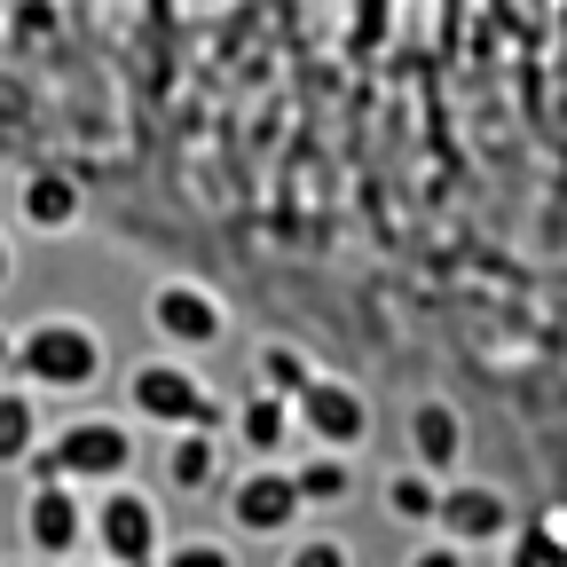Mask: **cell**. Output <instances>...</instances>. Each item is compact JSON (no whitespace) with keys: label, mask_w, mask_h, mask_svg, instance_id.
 <instances>
[{"label":"cell","mask_w":567,"mask_h":567,"mask_svg":"<svg viewBox=\"0 0 567 567\" xmlns=\"http://www.w3.org/2000/svg\"><path fill=\"white\" fill-rule=\"evenodd\" d=\"M284 567H354V551H347V536H300L284 551Z\"/></svg>","instance_id":"d6986e66"},{"label":"cell","mask_w":567,"mask_h":567,"mask_svg":"<svg viewBox=\"0 0 567 567\" xmlns=\"http://www.w3.org/2000/svg\"><path fill=\"white\" fill-rule=\"evenodd\" d=\"M9 363H17V323H0V379H9Z\"/></svg>","instance_id":"44dd1931"},{"label":"cell","mask_w":567,"mask_h":567,"mask_svg":"<svg viewBox=\"0 0 567 567\" xmlns=\"http://www.w3.org/2000/svg\"><path fill=\"white\" fill-rule=\"evenodd\" d=\"M457 457H465V417H457V402H442V394L410 402V465L457 473Z\"/></svg>","instance_id":"8fae6325"},{"label":"cell","mask_w":567,"mask_h":567,"mask_svg":"<svg viewBox=\"0 0 567 567\" xmlns=\"http://www.w3.org/2000/svg\"><path fill=\"white\" fill-rule=\"evenodd\" d=\"M292 425L316 442V450H363L371 442V402L354 379H331V371H308L300 394H292Z\"/></svg>","instance_id":"5b68a950"},{"label":"cell","mask_w":567,"mask_h":567,"mask_svg":"<svg viewBox=\"0 0 567 567\" xmlns=\"http://www.w3.org/2000/svg\"><path fill=\"white\" fill-rule=\"evenodd\" d=\"M284 473H292V488H300L308 513L347 505V496H354V450H308V457H292Z\"/></svg>","instance_id":"5bb4252c"},{"label":"cell","mask_w":567,"mask_h":567,"mask_svg":"<svg viewBox=\"0 0 567 567\" xmlns=\"http://www.w3.org/2000/svg\"><path fill=\"white\" fill-rule=\"evenodd\" d=\"M126 417L158 425V434H174V425H221V394H213L182 354H142L126 371Z\"/></svg>","instance_id":"277c9868"},{"label":"cell","mask_w":567,"mask_h":567,"mask_svg":"<svg viewBox=\"0 0 567 567\" xmlns=\"http://www.w3.org/2000/svg\"><path fill=\"white\" fill-rule=\"evenodd\" d=\"M402 567H465V544H450V536H434V544H417Z\"/></svg>","instance_id":"ffe728a7"},{"label":"cell","mask_w":567,"mask_h":567,"mask_svg":"<svg viewBox=\"0 0 567 567\" xmlns=\"http://www.w3.org/2000/svg\"><path fill=\"white\" fill-rule=\"evenodd\" d=\"M55 567H111L103 551H71V559H55Z\"/></svg>","instance_id":"7402d4cb"},{"label":"cell","mask_w":567,"mask_h":567,"mask_svg":"<svg viewBox=\"0 0 567 567\" xmlns=\"http://www.w3.org/2000/svg\"><path fill=\"white\" fill-rule=\"evenodd\" d=\"M520 513H513V496L496 488V481H465V473H442V496H434V528L450 536V544H465V551H481V544H496Z\"/></svg>","instance_id":"ba28073f"},{"label":"cell","mask_w":567,"mask_h":567,"mask_svg":"<svg viewBox=\"0 0 567 567\" xmlns=\"http://www.w3.org/2000/svg\"><path fill=\"white\" fill-rule=\"evenodd\" d=\"M292 394H268V386H252L245 402H237V450L245 457H284L292 450Z\"/></svg>","instance_id":"7c38bea8"},{"label":"cell","mask_w":567,"mask_h":567,"mask_svg":"<svg viewBox=\"0 0 567 567\" xmlns=\"http://www.w3.org/2000/svg\"><path fill=\"white\" fill-rule=\"evenodd\" d=\"M17 221L40 229V237H71L80 229V189H71L63 174H24L17 182Z\"/></svg>","instance_id":"4fadbf2b"},{"label":"cell","mask_w":567,"mask_h":567,"mask_svg":"<svg viewBox=\"0 0 567 567\" xmlns=\"http://www.w3.org/2000/svg\"><path fill=\"white\" fill-rule=\"evenodd\" d=\"M103 371H111V347H103L95 316L55 308V316H32V323L17 331V363H9V379H24L32 394H95Z\"/></svg>","instance_id":"6da1fadb"},{"label":"cell","mask_w":567,"mask_h":567,"mask_svg":"<svg viewBox=\"0 0 567 567\" xmlns=\"http://www.w3.org/2000/svg\"><path fill=\"white\" fill-rule=\"evenodd\" d=\"M134 417H111V410H80L63 417L55 434H40V450L17 465L24 481H71V488H103V481H126L134 473Z\"/></svg>","instance_id":"7a4b0ae2"},{"label":"cell","mask_w":567,"mask_h":567,"mask_svg":"<svg viewBox=\"0 0 567 567\" xmlns=\"http://www.w3.org/2000/svg\"><path fill=\"white\" fill-rule=\"evenodd\" d=\"M142 316H151V331L166 339V354H205V347H221V331H229V308L213 300L205 284H189V276L151 284V292H142Z\"/></svg>","instance_id":"8992f818"},{"label":"cell","mask_w":567,"mask_h":567,"mask_svg":"<svg viewBox=\"0 0 567 567\" xmlns=\"http://www.w3.org/2000/svg\"><path fill=\"white\" fill-rule=\"evenodd\" d=\"M87 551H103L111 567H158L166 551V505L134 481H103L87 505Z\"/></svg>","instance_id":"3957f363"},{"label":"cell","mask_w":567,"mask_h":567,"mask_svg":"<svg viewBox=\"0 0 567 567\" xmlns=\"http://www.w3.org/2000/svg\"><path fill=\"white\" fill-rule=\"evenodd\" d=\"M308 505H300V488H292V473H284L276 457H252V473H237L229 481V528L245 536V544H268V536H284Z\"/></svg>","instance_id":"52a82bcc"},{"label":"cell","mask_w":567,"mask_h":567,"mask_svg":"<svg viewBox=\"0 0 567 567\" xmlns=\"http://www.w3.org/2000/svg\"><path fill=\"white\" fill-rule=\"evenodd\" d=\"M9 276H17V252H9V237H0V292H9Z\"/></svg>","instance_id":"603a6c76"},{"label":"cell","mask_w":567,"mask_h":567,"mask_svg":"<svg viewBox=\"0 0 567 567\" xmlns=\"http://www.w3.org/2000/svg\"><path fill=\"white\" fill-rule=\"evenodd\" d=\"M24 544L40 559H71L87 551V505L71 481H24Z\"/></svg>","instance_id":"9c48e42d"},{"label":"cell","mask_w":567,"mask_h":567,"mask_svg":"<svg viewBox=\"0 0 567 567\" xmlns=\"http://www.w3.org/2000/svg\"><path fill=\"white\" fill-rule=\"evenodd\" d=\"M0 567H24V559H0Z\"/></svg>","instance_id":"cb8c5ba5"},{"label":"cell","mask_w":567,"mask_h":567,"mask_svg":"<svg viewBox=\"0 0 567 567\" xmlns=\"http://www.w3.org/2000/svg\"><path fill=\"white\" fill-rule=\"evenodd\" d=\"M221 434L213 425H174L166 434V457H158V481L174 496H205V488H221Z\"/></svg>","instance_id":"30bf717a"},{"label":"cell","mask_w":567,"mask_h":567,"mask_svg":"<svg viewBox=\"0 0 567 567\" xmlns=\"http://www.w3.org/2000/svg\"><path fill=\"white\" fill-rule=\"evenodd\" d=\"M434 496H442V473H425V465H402V473H386V488H379V505H386V520H410V528H434Z\"/></svg>","instance_id":"2e32d148"},{"label":"cell","mask_w":567,"mask_h":567,"mask_svg":"<svg viewBox=\"0 0 567 567\" xmlns=\"http://www.w3.org/2000/svg\"><path fill=\"white\" fill-rule=\"evenodd\" d=\"M158 567H237V544H221V536H189V544H166Z\"/></svg>","instance_id":"ac0fdd59"},{"label":"cell","mask_w":567,"mask_h":567,"mask_svg":"<svg viewBox=\"0 0 567 567\" xmlns=\"http://www.w3.org/2000/svg\"><path fill=\"white\" fill-rule=\"evenodd\" d=\"M32 450H40V394L24 379H9L0 386V473H17Z\"/></svg>","instance_id":"9a60e30c"},{"label":"cell","mask_w":567,"mask_h":567,"mask_svg":"<svg viewBox=\"0 0 567 567\" xmlns=\"http://www.w3.org/2000/svg\"><path fill=\"white\" fill-rule=\"evenodd\" d=\"M308 371H316V363H308L300 347H260V354H252V379H260L268 394H300Z\"/></svg>","instance_id":"e0dca14e"}]
</instances>
